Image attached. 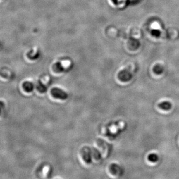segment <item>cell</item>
<instances>
[{"label":"cell","instance_id":"obj_4","mask_svg":"<svg viewBox=\"0 0 179 179\" xmlns=\"http://www.w3.org/2000/svg\"><path fill=\"white\" fill-rule=\"evenodd\" d=\"M148 159L151 162H155L157 161L158 159V157L155 154H150L149 156H148Z\"/></svg>","mask_w":179,"mask_h":179},{"label":"cell","instance_id":"obj_1","mask_svg":"<svg viewBox=\"0 0 179 179\" xmlns=\"http://www.w3.org/2000/svg\"><path fill=\"white\" fill-rule=\"evenodd\" d=\"M52 96L56 99H65L68 97V94L59 88H54L51 91Z\"/></svg>","mask_w":179,"mask_h":179},{"label":"cell","instance_id":"obj_3","mask_svg":"<svg viewBox=\"0 0 179 179\" xmlns=\"http://www.w3.org/2000/svg\"><path fill=\"white\" fill-rule=\"evenodd\" d=\"M23 88L25 91L30 92L32 91L33 89V85L30 82H25L23 85Z\"/></svg>","mask_w":179,"mask_h":179},{"label":"cell","instance_id":"obj_2","mask_svg":"<svg viewBox=\"0 0 179 179\" xmlns=\"http://www.w3.org/2000/svg\"><path fill=\"white\" fill-rule=\"evenodd\" d=\"M158 106L159 108H161V109H164V110H169L171 109L172 104L169 101H165L160 103Z\"/></svg>","mask_w":179,"mask_h":179}]
</instances>
